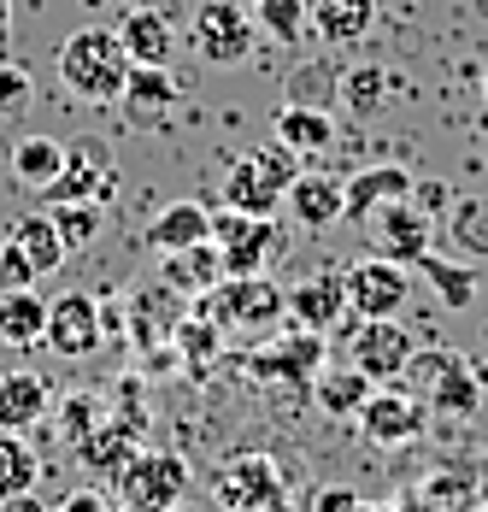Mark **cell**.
<instances>
[{
    "label": "cell",
    "instance_id": "obj_1",
    "mask_svg": "<svg viewBox=\"0 0 488 512\" xmlns=\"http://www.w3.org/2000/svg\"><path fill=\"white\" fill-rule=\"evenodd\" d=\"M53 71H59L65 95H77L83 106H118L124 101V83H130V53L118 42V30L89 24V30L65 36Z\"/></svg>",
    "mask_w": 488,
    "mask_h": 512
},
{
    "label": "cell",
    "instance_id": "obj_2",
    "mask_svg": "<svg viewBox=\"0 0 488 512\" xmlns=\"http://www.w3.org/2000/svg\"><path fill=\"white\" fill-rule=\"evenodd\" d=\"M195 312H206L224 336L230 330H242V336H271L283 318H289V289H277L265 271H253V277H224L218 289H206L195 301Z\"/></svg>",
    "mask_w": 488,
    "mask_h": 512
},
{
    "label": "cell",
    "instance_id": "obj_3",
    "mask_svg": "<svg viewBox=\"0 0 488 512\" xmlns=\"http://www.w3.org/2000/svg\"><path fill=\"white\" fill-rule=\"evenodd\" d=\"M300 177V154L283 142H265V148H247L230 159L224 171V206H242L259 218H277V206L289 195V183Z\"/></svg>",
    "mask_w": 488,
    "mask_h": 512
},
{
    "label": "cell",
    "instance_id": "obj_4",
    "mask_svg": "<svg viewBox=\"0 0 488 512\" xmlns=\"http://www.w3.org/2000/svg\"><path fill=\"white\" fill-rule=\"evenodd\" d=\"M189 483L195 477H189L183 454H171V448H136L106 489L124 501V512H177V501L189 495Z\"/></svg>",
    "mask_w": 488,
    "mask_h": 512
},
{
    "label": "cell",
    "instance_id": "obj_5",
    "mask_svg": "<svg viewBox=\"0 0 488 512\" xmlns=\"http://www.w3.org/2000/svg\"><path fill=\"white\" fill-rule=\"evenodd\" d=\"M253 42H259V24L242 0H200L195 18H189V48L212 65V71H236L253 59Z\"/></svg>",
    "mask_w": 488,
    "mask_h": 512
},
{
    "label": "cell",
    "instance_id": "obj_6",
    "mask_svg": "<svg viewBox=\"0 0 488 512\" xmlns=\"http://www.w3.org/2000/svg\"><path fill=\"white\" fill-rule=\"evenodd\" d=\"M212 501L224 512H283L289 507V483H283V465L259 448L230 454V460L212 471Z\"/></svg>",
    "mask_w": 488,
    "mask_h": 512
},
{
    "label": "cell",
    "instance_id": "obj_7",
    "mask_svg": "<svg viewBox=\"0 0 488 512\" xmlns=\"http://www.w3.org/2000/svg\"><path fill=\"white\" fill-rule=\"evenodd\" d=\"M212 242L224 254V277H253V271H265L283 254V224L259 218V212H242V206H218L212 212Z\"/></svg>",
    "mask_w": 488,
    "mask_h": 512
},
{
    "label": "cell",
    "instance_id": "obj_8",
    "mask_svg": "<svg viewBox=\"0 0 488 512\" xmlns=\"http://www.w3.org/2000/svg\"><path fill=\"white\" fill-rule=\"evenodd\" d=\"M347 289V312L359 318H400V307L412 301V271L389 254H365L342 271Z\"/></svg>",
    "mask_w": 488,
    "mask_h": 512
},
{
    "label": "cell",
    "instance_id": "obj_9",
    "mask_svg": "<svg viewBox=\"0 0 488 512\" xmlns=\"http://www.w3.org/2000/svg\"><path fill=\"white\" fill-rule=\"evenodd\" d=\"M412 354H418V336L400 318H359V330L347 342V365H359L371 383H400Z\"/></svg>",
    "mask_w": 488,
    "mask_h": 512
},
{
    "label": "cell",
    "instance_id": "obj_10",
    "mask_svg": "<svg viewBox=\"0 0 488 512\" xmlns=\"http://www.w3.org/2000/svg\"><path fill=\"white\" fill-rule=\"evenodd\" d=\"M424 418L430 407L412 395V389H394V383H377L371 389V401L359 407V436L371 442V448H406V442H418L424 436Z\"/></svg>",
    "mask_w": 488,
    "mask_h": 512
},
{
    "label": "cell",
    "instance_id": "obj_11",
    "mask_svg": "<svg viewBox=\"0 0 488 512\" xmlns=\"http://www.w3.org/2000/svg\"><path fill=\"white\" fill-rule=\"evenodd\" d=\"M42 342H48L59 359H89V354H100V342H106L100 301L89 295V289H65V295H53Z\"/></svg>",
    "mask_w": 488,
    "mask_h": 512
},
{
    "label": "cell",
    "instance_id": "obj_12",
    "mask_svg": "<svg viewBox=\"0 0 488 512\" xmlns=\"http://www.w3.org/2000/svg\"><path fill=\"white\" fill-rule=\"evenodd\" d=\"M118 195V165L106 142H77L65 148V165L42 189V206H65V201H112Z\"/></svg>",
    "mask_w": 488,
    "mask_h": 512
},
{
    "label": "cell",
    "instance_id": "obj_13",
    "mask_svg": "<svg viewBox=\"0 0 488 512\" xmlns=\"http://www.w3.org/2000/svg\"><path fill=\"white\" fill-rule=\"evenodd\" d=\"M247 371L265 377V383H289V389H312L318 371H324V336L312 330H294V336H277V342H259L247 354Z\"/></svg>",
    "mask_w": 488,
    "mask_h": 512
},
{
    "label": "cell",
    "instance_id": "obj_14",
    "mask_svg": "<svg viewBox=\"0 0 488 512\" xmlns=\"http://www.w3.org/2000/svg\"><path fill=\"white\" fill-rule=\"evenodd\" d=\"M371 230H377V254L400 259V265H412L418 254H430V242H436V230H430V212L412 201H389L383 212H371Z\"/></svg>",
    "mask_w": 488,
    "mask_h": 512
},
{
    "label": "cell",
    "instance_id": "obj_15",
    "mask_svg": "<svg viewBox=\"0 0 488 512\" xmlns=\"http://www.w3.org/2000/svg\"><path fill=\"white\" fill-rule=\"evenodd\" d=\"M71 448H77V460L89 465V477L112 483V477L124 471V460L142 448V424H130V418H100L95 430H83Z\"/></svg>",
    "mask_w": 488,
    "mask_h": 512
},
{
    "label": "cell",
    "instance_id": "obj_16",
    "mask_svg": "<svg viewBox=\"0 0 488 512\" xmlns=\"http://www.w3.org/2000/svg\"><path fill=\"white\" fill-rule=\"evenodd\" d=\"M412 171L406 165H365L359 177H347L342 183V218H353V224H371V212H383L389 201H406L412 195Z\"/></svg>",
    "mask_w": 488,
    "mask_h": 512
},
{
    "label": "cell",
    "instance_id": "obj_17",
    "mask_svg": "<svg viewBox=\"0 0 488 512\" xmlns=\"http://www.w3.org/2000/svg\"><path fill=\"white\" fill-rule=\"evenodd\" d=\"M118 42H124V53H130V65H171L177 30H171V18H165L159 6L130 0V12L118 18Z\"/></svg>",
    "mask_w": 488,
    "mask_h": 512
},
{
    "label": "cell",
    "instance_id": "obj_18",
    "mask_svg": "<svg viewBox=\"0 0 488 512\" xmlns=\"http://www.w3.org/2000/svg\"><path fill=\"white\" fill-rule=\"evenodd\" d=\"M306 24L324 48H359L377 24V0H306Z\"/></svg>",
    "mask_w": 488,
    "mask_h": 512
},
{
    "label": "cell",
    "instance_id": "obj_19",
    "mask_svg": "<svg viewBox=\"0 0 488 512\" xmlns=\"http://www.w3.org/2000/svg\"><path fill=\"white\" fill-rule=\"evenodd\" d=\"M159 283L177 289L183 301H200L206 289H218V283H224V254H218V242L206 236V242H195V248L159 254Z\"/></svg>",
    "mask_w": 488,
    "mask_h": 512
},
{
    "label": "cell",
    "instance_id": "obj_20",
    "mask_svg": "<svg viewBox=\"0 0 488 512\" xmlns=\"http://www.w3.org/2000/svg\"><path fill=\"white\" fill-rule=\"evenodd\" d=\"M347 312V289L342 277H306V283H294L289 289V324L294 330H312V336H330L336 324H342Z\"/></svg>",
    "mask_w": 488,
    "mask_h": 512
},
{
    "label": "cell",
    "instance_id": "obj_21",
    "mask_svg": "<svg viewBox=\"0 0 488 512\" xmlns=\"http://www.w3.org/2000/svg\"><path fill=\"white\" fill-rule=\"evenodd\" d=\"M53 412V383L36 371H0V430L30 436Z\"/></svg>",
    "mask_w": 488,
    "mask_h": 512
},
{
    "label": "cell",
    "instance_id": "obj_22",
    "mask_svg": "<svg viewBox=\"0 0 488 512\" xmlns=\"http://www.w3.org/2000/svg\"><path fill=\"white\" fill-rule=\"evenodd\" d=\"M212 236V206L206 201H171L159 206L153 218H147L142 242L153 248V254H177V248H195V242H206Z\"/></svg>",
    "mask_w": 488,
    "mask_h": 512
},
{
    "label": "cell",
    "instance_id": "obj_23",
    "mask_svg": "<svg viewBox=\"0 0 488 512\" xmlns=\"http://www.w3.org/2000/svg\"><path fill=\"white\" fill-rule=\"evenodd\" d=\"M283 206H289V218L300 224V230H330L336 218H342V183L336 177H324V171H300L289 183V195H283Z\"/></svg>",
    "mask_w": 488,
    "mask_h": 512
},
{
    "label": "cell",
    "instance_id": "obj_24",
    "mask_svg": "<svg viewBox=\"0 0 488 512\" xmlns=\"http://www.w3.org/2000/svg\"><path fill=\"white\" fill-rule=\"evenodd\" d=\"M6 248H12V254L30 265V277H36V283H42V277H53V271L71 259V254H65V242H59V230H53L48 212H24V218L6 230Z\"/></svg>",
    "mask_w": 488,
    "mask_h": 512
},
{
    "label": "cell",
    "instance_id": "obj_25",
    "mask_svg": "<svg viewBox=\"0 0 488 512\" xmlns=\"http://www.w3.org/2000/svg\"><path fill=\"white\" fill-rule=\"evenodd\" d=\"M277 142L294 148L300 159L324 154V148L336 142V118H330V106H294V101H283V106H277Z\"/></svg>",
    "mask_w": 488,
    "mask_h": 512
},
{
    "label": "cell",
    "instance_id": "obj_26",
    "mask_svg": "<svg viewBox=\"0 0 488 512\" xmlns=\"http://www.w3.org/2000/svg\"><path fill=\"white\" fill-rule=\"evenodd\" d=\"M42 330H48V301H42V289H0V342L36 348Z\"/></svg>",
    "mask_w": 488,
    "mask_h": 512
},
{
    "label": "cell",
    "instance_id": "obj_27",
    "mask_svg": "<svg viewBox=\"0 0 488 512\" xmlns=\"http://www.w3.org/2000/svg\"><path fill=\"white\" fill-rule=\"evenodd\" d=\"M424 395H430V412L436 418H477V407H483V377L465 359H453Z\"/></svg>",
    "mask_w": 488,
    "mask_h": 512
},
{
    "label": "cell",
    "instance_id": "obj_28",
    "mask_svg": "<svg viewBox=\"0 0 488 512\" xmlns=\"http://www.w3.org/2000/svg\"><path fill=\"white\" fill-rule=\"evenodd\" d=\"M371 377L359 371V365H342V371H318V383H312V401L324 418H359V407L371 401Z\"/></svg>",
    "mask_w": 488,
    "mask_h": 512
},
{
    "label": "cell",
    "instance_id": "obj_29",
    "mask_svg": "<svg viewBox=\"0 0 488 512\" xmlns=\"http://www.w3.org/2000/svg\"><path fill=\"white\" fill-rule=\"evenodd\" d=\"M183 101V83L171 77V65H130V83H124V106L142 112V118H159Z\"/></svg>",
    "mask_w": 488,
    "mask_h": 512
},
{
    "label": "cell",
    "instance_id": "obj_30",
    "mask_svg": "<svg viewBox=\"0 0 488 512\" xmlns=\"http://www.w3.org/2000/svg\"><path fill=\"white\" fill-rule=\"evenodd\" d=\"M59 165H65V142H53V136H18L12 142V177L30 189V195H42L53 177H59Z\"/></svg>",
    "mask_w": 488,
    "mask_h": 512
},
{
    "label": "cell",
    "instance_id": "obj_31",
    "mask_svg": "<svg viewBox=\"0 0 488 512\" xmlns=\"http://www.w3.org/2000/svg\"><path fill=\"white\" fill-rule=\"evenodd\" d=\"M177 301H183V295H177V289H165V283H159V289H147V295H130V336H136L142 348H147V342H165V336L177 330V318H183Z\"/></svg>",
    "mask_w": 488,
    "mask_h": 512
},
{
    "label": "cell",
    "instance_id": "obj_32",
    "mask_svg": "<svg viewBox=\"0 0 488 512\" xmlns=\"http://www.w3.org/2000/svg\"><path fill=\"white\" fill-rule=\"evenodd\" d=\"M42 477V460L36 448L18 436V430H0V501H24Z\"/></svg>",
    "mask_w": 488,
    "mask_h": 512
},
{
    "label": "cell",
    "instance_id": "obj_33",
    "mask_svg": "<svg viewBox=\"0 0 488 512\" xmlns=\"http://www.w3.org/2000/svg\"><path fill=\"white\" fill-rule=\"evenodd\" d=\"M389 89H394V77L383 71V65H347L342 71V95H336V101H342L353 118H371V112H383Z\"/></svg>",
    "mask_w": 488,
    "mask_h": 512
},
{
    "label": "cell",
    "instance_id": "obj_34",
    "mask_svg": "<svg viewBox=\"0 0 488 512\" xmlns=\"http://www.w3.org/2000/svg\"><path fill=\"white\" fill-rule=\"evenodd\" d=\"M48 218L59 230V242H65V254H83L106 230V201H65V206H48Z\"/></svg>",
    "mask_w": 488,
    "mask_h": 512
},
{
    "label": "cell",
    "instance_id": "obj_35",
    "mask_svg": "<svg viewBox=\"0 0 488 512\" xmlns=\"http://www.w3.org/2000/svg\"><path fill=\"white\" fill-rule=\"evenodd\" d=\"M171 342H177V354L189 359V365H212V359L224 354V342H230V336H224L206 312H183V318H177V330H171Z\"/></svg>",
    "mask_w": 488,
    "mask_h": 512
},
{
    "label": "cell",
    "instance_id": "obj_36",
    "mask_svg": "<svg viewBox=\"0 0 488 512\" xmlns=\"http://www.w3.org/2000/svg\"><path fill=\"white\" fill-rule=\"evenodd\" d=\"M412 265H418V271L436 283L441 307L459 312V307H471V301H477V271H471V265H447V259H436V254H418Z\"/></svg>",
    "mask_w": 488,
    "mask_h": 512
},
{
    "label": "cell",
    "instance_id": "obj_37",
    "mask_svg": "<svg viewBox=\"0 0 488 512\" xmlns=\"http://www.w3.org/2000/svg\"><path fill=\"white\" fill-rule=\"evenodd\" d=\"M253 24H259V36H271L283 48H294L312 30L306 24V0H253Z\"/></svg>",
    "mask_w": 488,
    "mask_h": 512
},
{
    "label": "cell",
    "instance_id": "obj_38",
    "mask_svg": "<svg viewBox=\"0 0 488 512\" xmlns=\"http://www.w3.org/2000/svg\"><path fill=\"white\" fill-rule=\"evenodd\" d=\"M447 236L459 254H488V201H453L447 206Z\"/></svg>",
    "mask_w": 488,
    "mask_h": 512
},
{
    "label": "cell",
    "instance_id": "obj_39",
    "mask_svg": "<svg viewBox=\"0 0 488 512\" xmlns=\"http://www.w3.org/2000/svg\"><path fill=\"white\" fill-rule=\"evenodd\" d=\"M336 95H342V77H336L330 65H324V71H318V65H306V71H294V83H289V101L294 106H330Z\"/></svg>",
    "mask_w": 488,
    "mask_h": 512
},
{
    "label": "cell",
    "instance_id": "obj_40",
    "mask_svg": "<svg viewBox=\"0 0 488 512\" xmlns=\"http://www.w3.org/2000/svg\"><path fill=\"white\" fill-rule=\"evenodd\" d=\"M30 95H36V77L24 71V65H0V118H12V112H24L30 106Z\"/></svg>",
    "mask_w": 488,
    "mask_h": 512
},
{
    "label": "cell",
    "instance_id": "obj_41",
    "mask_svg": "<svg viewBox=\"0 0 488 512\" xmlns=\"http://www.w3.org/2000/svg\"><path fill=\"white\" fill-rule=\"evenodd\" d=\"M100 418H95V407H89V389H77L71 401H65V442H77L83 430H95Z\"/></svg>",
    "mask_w": 488,
    "mask_h": 512
},
{
    "label": "cell",
    "instance_id": "obj_42",
    "mask_svg": "<svg viewBox=\"0 0 488 512\" xmlns=\"http://www.w3.org/2000/svg\"><path fill=\"white\" fill-rule=\"evenodd\" d=\"M353 507H359V489H347V483H324L312 495V512H353Z\"/></svg>",
    "mask_w": 488,
    "mask_h": 512
},
{
    "label": "cell",
    "instance_id": "obj_43",
    "mask_svg": "<svg viewBox=\"0 0 488 512\" xmlns=\"http://www.w3.org/2000/svg\"><path fill=\"white\" fill-rule=\"evenodd\" d=\"M412 201L424 206L430 218H441V212L453 206V189H447V183H412Z\"/></svg>",
    "mask_w": 488,
    "mask_h": 512
},
{
    "label": "cell",
    "instance_id": "obj_44",
    "mask_svg": "<svg viewBox=\"0 0 488 512\" xmlns=\"http://www.w3.org/2000/svg\"><path fill=\"white\" fill-rule=\"evenodd\" d=\"M53 512H112V501H106V489H71Z\"/></svg>",
    "mask_w": 488,
    "mask_h": 512
},
{
    "label": "cell",
    "instance_id": "obj_45",
    "mask_svg": "<svg viewBox=\"0 0 488 512\" xmlns=\"http://www.w3.org/2000/svg\"><path fill=\"white\" fill-rule=\"evenodd\" d=\"M12 48V0H0V53Z\"/></svg>",
    "mask_w": 488,
    "mask_h": 512
},
{
    "label": "cell",
    "instance_id": "obj_46",
    "mask_svg": "<svg viewBox=\"0 0 488 512\" xmlns=\"http://www.w3.org/2000/svg\"><path fill=\"white\" fill-rule=\"evenodd\" d=\"M353 512H389V507H365V501H359V507H353Z\"/></svg>",
    "mask_w": 488,
    "mask_h": 512
},
{
    "label": "cell",
    "instance_id": "obj_47",
    "mask_svg": "<svg viewBox=\"0 0 488 512\" xmlns=\"http://www.w3.org/2000/svg\"><path fill=\"white\" fill-rule=\"evenodd\" d=\"M483 95H488V71H483Z\"/></svg>",
    "mask_w": 488,
    "mask_h": 512
},
{
    "label": "cell",
    "instance_id": "obj_48",
    "mask_svg": "<svg viewBox=\"0 0 488 512\" xmlns=\"http://www.w3.org/2000/svg\"><path fill=\"white\" fill-rule=\"evenodd\" d=\"M247 6H253V0H247Z\"/></svg>",
    "mask_w": 488,
    "mask_h": 512
},
{
    "label": "cell",
    "instance_id": "obj_49",
    "mask_svg": "<svg viewBox=\"0 0 488 512\" xmlns=\"http://www.w3.org/2000/svg\"><path fill=\"white\" fill-rule=\"evenodd\" d=\"M124 6H130V0H124Z\"/></svg>",
    "mask_w": 488,
    "mask_h": 512
}]
</instances>
